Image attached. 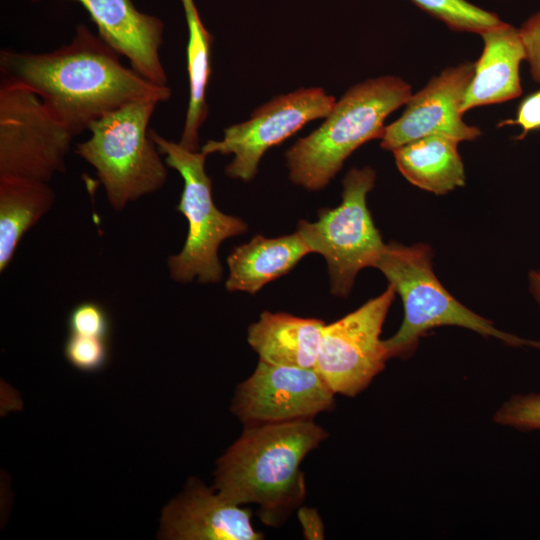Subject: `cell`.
<instances>
[{"instance_id":"6da1fadb","label":"cell","mask_w":540,"mask_h":540,"mask_svg":"<svg viewBox=\"0 0 540 540\" xmlns=\"http://www.w3.org/2000/svg\"><path fill=\"white\" fill-rule=\"evenodd\" d=\"M1 83L26 88L41 98L73 136L104 115L136 101L165 102L168 86L156 85L133 68L84 24L72 40L43 53L2 50Z\"/></svg>"},{"instance_id":"7a4b0ae2","label":"cell","mask_w":540,"mask_h":540,"mask_svg":"<svg viewBox=\"0 0 540 540\" xmlns=\"http://www.w3.org/2000/svg\"><path fill=\"white\" fill-rule=\"evenodd\" d=\"M327 437L314 419L244 426L218 459L213 488L234 504L257 505L260 520L279 527L305 498L303 460Z\"/></svg>"},{"instance_id":"3957f363","label":"cell","mask_w":540,"mask_h":540,"mask_svg":"<svg viewBox=\"0 0 540 540\" xmlns=\"http://www.w3.org/2000/svg\"><path fill=\"white\" fill-rule=\"evenodd\" d=\"M411 95V86L391 75L352 86L325 121L286 152L291 181L307 190L324 188L357 148L382 138L385 119Z\"/></svg>"},{"instance_id":"277c9868","label":"cell","mask_w":540,"mask_h":540,"mask_svg":"<svg viewBox=\"0 0 540 540\" xmlns=\"http://www.w3.org/2000/svg\"><path fill=\"white\" fill-rule=\"evenodd\" d=\"M432 248L423 243L410 246L391 242L375 264L401 297L404 317L398 331L383 340L388 360L406 359L431 329L459 326L510 346H530L534 341L497 329L494 323L467 308L441 284L432 267Z\"/></svg>"},{"instance_id":"5b68a950","label":"cell","mask_w":540,"mask_h":540,"mask_svg":"<svg viewBox=\"0 0 540 540\" xmlns=\"http://www.w3.org/2000/svg\"><path fill=\"white\" fill-rule=\"evenodd\" d=\"M155 100L136 101L92 123L91 136L75 153L90 164L114 210L161 189L167 180L165 161L149 135Z\"/></svg>"},{"instance_id":"8992f818","label":"cell","mask_w":540,"mask_h":540,"mask_svg":"<svg viewBox=\"0 0 540 540\" xmlns=\"http://www.w3.org/2000/svg\"><path fill=\"white\" fill-rule=\"evenodd\" d=\"M149 135L165 155V164L175 169L184 183L177 210L186 217L189 229L182 250L168 258L170 277L180 283L195 278L201 283L219 282L223 268L218 248L224 240L245 233L247 224L216 207L211 179L205 171L207 156L201 150H188L154 129H149Z\"/></svg>"},{"instance_id":"52a82bcc","label":"cell","mask_w":540,"mask_h":540,"mask_svg":"<svg viewBox=\"0 0 540 540\" xmlns=\"http://www.w3.org/2000/svg\"><path fill=\"white\" fill-rule=\"evenodd\" d=\"M375 181L372 167L352 168L343 179L341 204L322 209L314 222L298 223L312 253L325 258L335 296L347 297L359 271L374 267L385 247L367 206Z\"/></svg>"},{"instance_id":"ba28073f","label":"cell","mask_w":540,"mask_h":540,"mask_svg":"<svg viewBox=\"0 0 540 540\" xmlns=\"http://www.w3.org/2000/svg\"><path fill=\"white\" fill-rule=\"evenodd\" d=\"M73 137L35 93L0 84V175L49 182L65 172Z\"/></svg>"},{"instance_id":"9c48e42d","label":"cell","mask_w":540,"mask_h":540,"mask_svg":"<svg viewBox=\"0 0 540 540\" xmlns=\"http://www.w3.org/2000/svg\"><path fill=\"white\" fill-rule=\"evenodd\" d=\"M395 294L389 284L377 297L324 326L315 369L335 394L358 395L384 369L388 358L380 335Z\"/></svg>"},{"instance_id":"30bf717a","label":"cell","mask_w":540,"mask_h":540,"mask_svg":"<svg viewBox=\"0 0 540 540\" xmlns=\"http://www.w3.org/2000/svg\"><path fill=\"white\" fill-rule=\"evenodd\" d=\"M335 102L333 96L317 87L280 95L257 108L245 122L226 128L221 140H209L201 152L206 156L233 154V160L225 169L226 175L250 181L269 148L283 142L308 122L325 118Z\"/></svg>"},{"instance_id":"8fae6325","label":"cell","mask_w":540,"mask_h":540,"mask_svg":"<svg viewBox=\"0 0 540 540\" xmlns=\"http://www.w3.org/2000/svg\"><path fill=\"white\" fill-rule=\"evenodd\" d=\"M335 395L316 369L259 360L237 385L231 411L244 426L314 419L334 409Z\"/></svg>"},{"instance_id":"7c38bea8","label":"cell","mask_w":540,"mask_h":540,"mask_svg":"<svg viewBox=\"0 0 540 540\" xmlns=\"http://www.w3.org/2000/svg\"><path fill=\"white\" fill-rule=\"evenodd\" d=\"M476 62L465 61L433 76L405 104L402 115L385 126L380 139L384 150L394 151L416 139L441 135L458 142L473 141L481 130L463 120L461 106L475 73Z\"/></svg>"},{"instance_id":"4fadbf2b","label":"cell","mask_w":540,"mask_h":540,"mask_svg":"<svg viewBox=\"0 0 540 540\" xmlns=\"http://www.w3.org/2000/svg\"><path fill=\"white\" fill-rule=\"evenodd\" d=\"M160 536L171 540H261L248 508L191 478L163 510Z\"/></svg>"},{"instance_id":"5bb4252c","label":"cell","mask_w":540,"mask_h":540,"mask_svg":"<svg viewBox=\"0 0 540 540\" xmlns=\"http://www.w3.org/2000/svg\"><path fill=\"white\" fill-rule=\"evenodd\" d=\"M35 2L41 0H34ZM80 3L98 29V36L148 81L167 86L159 49L164 24L138 11L131 0H70Z\"/></svg>"},{"instance_id":"9a60e30c","label":"cell","mask_w":540,"mask_h":540,"mask_svg":"<svg viewBox=\"0 0 540 540\" xmlns=\"http://www.w3.org/2000/svg\"><path fill=\"white\" fill-rule=\"evenodd\" d=\"M480 35L484 48L461 106L463 114L478 106L515 99L523 91L520 65L525 61V49L519 29L503 22Z\"/></svg>"},{"instance_id":"2e32d148","label":"cell","mask_w":540,"mask_h":540,"mask_svg":"<svg viewBox=\"0 0 540 540\" xmlns=\"http://www.w3.org/2000/svg\"><path fill=\"white\" fill-rule=\"evenodd\" d=\"M326 323L284 312L264 311L248 327L247 341L264 362L315 369Z\"/></svg>"},{"instance_id":"e0dca14e","label":"cell","mask_w":540,"mask_h":540,"mask_svg":"<svg viewBox=\"0 0 540 540\" xmlns=\"http://www.w3.org/2000/svg\"><path fill=\"white\" fill-rule=\"evenodd\" d=\"M310 253L311 249L298 231L274 238L256 235L228 256L225 287L230 292L253 295L265 284L291 271Z\"/></svg>"},{"instance_id":"ac0fdd59","label":"cell","mask_w":540,"mask_h":540,"mask_svg":"<svg viewBox=\"0 0 540 540\" xmlns=\"http://www.w3.org/2000/svg\"><path fill=\"white\" fill-rule=\"evenodd\" d=\"M459 142L441 135L425 136L393 152L400 173L414 186L444 195L465 185Z\"/></svg>"},{"instance_id":"d6986e66","label":"cell","mask_w":540,"mask_h":540,"mask_svg":"<svg viewBox=\"0 0 540 540\" xmlns=\"http://www.w3.org/2000/svg\"><path fill=\"white\" fill-rule=\"evenodd\" d=\"M48 182L0 175V271L6 270L24 234L52 208Z\"/></svg>"},{"instance_id":"ffe728a7","label":"cell","mask_w":540,"mask_h":540,"mask_svg":"<svg viewBox=\"0 0 540 540\" xmlns=\"http://www.w3.org/2000/svg\"><path fill=\"white\" fill-rule=\"evenodd\" d=\"M186 14L188 24L187 70L189 104L180 145L199 150V129L208 113L206 88L211 73L210 49L213 37L200 20L197 9Z\"/></svg>"},{"instance_id":"44dd1931","label":"cell","mask_w":540,"mask_h":540,"mask_svg":"<svg viewBox=\"0 0 540 540\" xmlns=\"http://www.w3.org/2000/svg\"><path fill=\"white\" fill-rule=\"evenodd\" d=\"M412 1L455 31L482 34L503 23L496 14L481 9L466 0Z\"/></svg>"},{"instance_id":"7402d4cb","label":"cell","mask_w":540,"mask_h":540,"mask_svg":"<svg viewBox=\"0 0 540 540\" xmlns=\"http://www.w3.org/2000/svg\"><path fill=\"white\" fill-rule=\"evenodd\" d=\"M494 421L521 431H540V393L513 395L496 411Z\"/></svg>"},{"instance_id":"603a6c76","label":"cell","mask_w":540,"mask_h":540,"mask_svg":"<svg viewBox=\"0 0 540 540\" xmlns=\"http://www.w3.org/2000/svg\"><path fill=\"white\" fill-rule=\"evenodd\" d=\"M64 354L76 369L84 372L98 371L108 360L107 339L70 333L64 345Z\"/></svg>"},{"instance_id":"cb8c5ba5","label":"cell","mask_w":540,"mask_h":540,"mask_svg":"<svg viewBox=\"0 0 540 540\" xmlns=\"http://www.w3.org/2000/svg\"><path fill=\"white\" fill-rule=\"evenodd\" d=\"M68 327L70 333L107 339L110 323L101 305L95 302H82L70 312Z\"/></svg>"},{"instance_id":"d4e9b609","label":"cell","mask_w":540,"mask_h":540,"mask_svg":"<svg viewBox=\"0 0 540 540\" xmlns=\"http://www.w3.org/2000/svg\"><path fill=\"white\" fill-rule=\"evenodd\" d=\"M519 29L532 78L540 83V11L529 17Z\"/></svg>"},{"instance_id":"484cf974","label":"cell","mask_w":540,"mask_h":540,"mask_svg":"<svg viewBox=\"0 0 540 540\" xmlns=\"http://www.w3.org/2000/svg\"><path fill=\"white\" fill-rule=\"evenodd\" d=\"M517 125L522 128L517 140H522L532 131L540 130V90L525 97L519 104L516 117L501 121L498 126Z\"/></svg>"},{"instance_id":"4316f807","label":"cell","mask_w":540,"mask_h":540,"mask_svg":"<svg viewBox=\"0 0 540 540\" xmlns=\"http://www.w3.org/2000/svg\"><path fill=\"white\" fill-rule=\"evenodd\" d=\"M297 518L301 524L302 533L305 539H324V524L317 509L306 506L299 507Z\"/></svg>"},{"instance_id":"83f0119b","label":"cell","mask_w":540,"mask_h":540,"mask_svg":"<svg viewBox=\"0 0 540 540\" xmlns=\"http://www.w3.org/2000/svg\"><path fill=\"white\" fill-rule=\"evenodd\" d=\"M529 290L536 302L540 306V274L533 270L530 271L528 276Z\"/></svg>"},{"instance_id":"f1b7e54d","label":"cell","mask_w":540,"mask_h":540,"mask_svg":"<svg viewBox=\"0 0 540 540\" xmlns=\"http://www.w3.org/2000/svg\"><path fill=\"white\" fill-rule=\"evenodd\" d=\"M181 1H182V4H183L185 13H188V12H191V11L196 10V7H195V5H194V1H193V0H181Z\"/></svg>"},{"instance_id":"f546056e","label":"cell","mask_w":540,"mask_h":540,"mask_svg":"<svg viewBox=\"0 0 540 540\" xmlns=\"http://www.w3.org/2000/svg\"><path fill=\"white\" fill-rule=\"evenodd\" d=\"M536 348L540 350V341H538Z\"/></svg>"},{"instance_id":"4dcf8cb0","label":"cell","mask_w":540,"mask_h":540,"mask_svg":"<svg viewBox=\"0 0 540 540\" xmlns=\"http://www.w3.org/2000/svg\"><path fill=\"white\" fill-rule=\"evenodd\" d=\"M537 272L540 274V268H539V270H537Z\"/></svg>"}]
</instances>
